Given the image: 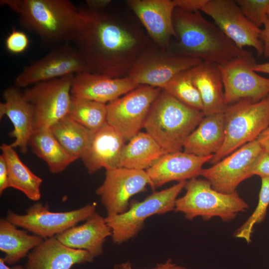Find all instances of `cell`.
I'll list each match as a JSON object with an SVG mask.
<instances>
[{
  "label": "cell",
  "mask_w": 269,
  "mask_h": 269,
  "mask_svg": "<svg viewBox=\"0 0 269 269\" xmlns=\"http://www.w3.org/2000/svg\"><path fill=\"white\" fill-rule=\"evenodd\" d=\"M79 8L82 18L73 42L89 72L127 77L141 53L153 43L144 28L106 9Z\"/></svg>",
  "instance_id": "1"
},
{
  "label": "cell",
  "mask_w": 269,
  "mask_h": 269,
  "mask_svg": "<svg viewBox=\"0 0 269 269\" xmlns=\"http://www.w3.org/2000/svg\"><path fill=\"white\" fill-rule=\"evenodd\" d=\"M18 14L21 27L48 44L73 41L80 27L79 7L68 0H0Z\"/></svg>",
  "instance_id": "2"
},
{
  "label": "cell",
  "mask_w": 269,
  "mask_h": 269,
  "mask_svg": "<svg viewBox=\"0 0 269 269\" xmlns=\"http://www.w3.org/2000/svg\"><path fill=\"white\" fill-rule=\"evenodd\" d=\"M173 22L180 54L219 65L252 55L251 52L238 47L199 11L190 12L176 7Z\"/></svg>",
  "instance_id": "3"
},
{
  "label": "cell",
  "mask_w": 269,
  "mask_h": 269,
  "mask_svg": "<svg viewBox=\"0 0 269 269\" xmlns=\"http://www.w3.org/2000/svg\"><path fill=\"white\" fill-rule=\"evenodd\" d=\"M204 117L202 111L161 90L150 108L143 128L167 153L180 151L186 138Z\"/></svg>",
  "instance_id": "4"
},
{
  "label": "cell",
  "mask_w": 269,
  "mask_h": 269,
  "mask_svg": "<svg viewBox=\"0 0 269 269\" xmlns=\"http://www.w3.org/2000/svg\"><path fill=\"white\" fill-rule=\"evenodd\" d=\"M184 188L186 193L176 199L174 211L182 213L188 220L201 217L208 220L217 217L228 222L249 209L237 191L230 194L219 192L205 178L189 179Z\"/></svg>",
  "instance_id": "5"
},
{
  "label": "cell",
  "mask_w": 269,
  "mask_h": 269,
  "mask_svg": "<svg viewBox=\"0 0 269 269\" xmlns=\"http://www.w3.org/2000/svg\"><path fill=\"white\" fill-rule=\"evenodd\" d=\"M225 139L209 162L214 164L244 145L257 139L269 127V99H244L227 106L224 113Z\"/></svg>",
  "instance_id": "6"
},
{
  "label": "cell",
  "mask_w": 269,
  "mask_h": 269,
  "mask_svg": "<svg viewBox=\"0 0 269 269\" xmlns=\"http://www.w3.org/2000/svg\"><path fill=\"white\" fill-rule=\"evenodd\" d=\"M186 182L180 181L168 188L153 192L141 201H133L124 213L107 216L105 220L112 230L113 242L120 244L136 236L149 217L174 211L177 196Z\"/></svg>",
  "instance_id": "7"
},
{
  "label": "cell",
  "mask_w": 269,
  "mask_h": 269,
  "mask_svg": "<svg viewBox=\"0 0 269 269\" xmlns=\"http://www.w3.org/2000/svg\"><path fill=\"white\" fill-rule=\"evenodd\" d=\"M202 62L198 58L172 53L152 43L141 53L127 77L138 85L162 89L175 75Z\"/></svg>",
  "instance_id": "8"
},
{
  "label": "cell",
  "mask_w": 269,
  "mask_h": 269,
  "mask_svg": "<svg viewBox=\"0 0 269 269\" xmlns=\"http://www.w3.org/2000/svg\"><path fill=\"white\" fill-rule=\"evenodd\" d=\"M74 75L39 82L24 91V98L33 108L34 130L50 128L69 114Z\"/></svg>",
  "instance_id": "9"
},
{
  "label": "cell",
  "mask_w": 269,
  "mask_h": 269,
  "mask_svg": "<svg viewBox=\"0 0 269 269\" xmlns=\"http://www.w3.org/2000/svg\"><path fill=\"white\" fill-rule=\"evenodd\" d=\"M161 90L139 85L107 104L108 124L129 141L143 128L150 108Z\"/></svg>",
  "instance_id": "10"
},
{
  "label": "cell",
  "mask_w": 269,
  "mask_h": 269,
  "mask_svg": "<svg viewBox=\"0 0 269 269\" xmlns=\"http://www.w3.org/2000/svg\"><path fill=\"white\" fill-rule=\"evenodd\" d=\"M85 72L89 70L83 57L75 45L67 42L25 66L15 78L14 83L18 88H25Z\"/></svg>",
  "instance_id": "11"
},
{
  "label": "cell",
  "mask_w": 269,
  "mask_h": 269,
  "mask_svg": "<svg viewBox=\"0 0 269 269\" xmlns=\"http://www.w3.org/2000/svg\"><path fill=\"white\" fill-rule=\"evenodd\" d=\"M96 204L93 203L74 210L55 212L49 210L48 206L36 203L30 207L25 214L8 211L6 219L15 226L46 239L87 220L96 212Z\"/></svg>",
  "instance_id": "12"
},
{
  "label": "cell",
  "mask_w": 269,
  "mask_h": 269,
  "mask_svg": "<svg viewBox=\"0 0 269 269\" xmlns=\"http://www.w3.org/2000/svg\"><path fill=\"white\" fill-rule=\"evenodd\" d=\"M257 63L252 55L219 65L227 106L244 99L257 102L267 97L269 94V78L261 76L255 71Z\"/></svg>",
  "instance_id": "13"
},
{
  "label": "cell",
  "mask_w": 269,
  "mask_h": 269,
  "mask_svg": "<svg viewBox=\"0 0 269 269\" xmlns=\"http://www.w3.org/2000/svg\"><path fill=\"white\" fill-rule=\"evenodd\" d=\"M239 48L253 47L258 55L263 54L262 29L243 14L236 0H208L201 9Z\"/></svg>",
  "instance_id": "14"
},
{
  "label": "cell",
  "mask_w": 269,
  "mask_h": 269,
  "mask_svg": "<svg viewBox=\"0 0 269 269\" xmlns=\"http://www.w3.org/2000/svg\"><path fill=\"white\" fill-rule=\"evenodd\" d=\"M150 184L145 170L117 167L106 170L105 179L96 193L100 197L107 216H114L126 212L130 198Z\"/></svg>",
  "instance_id": "15"
},
{
  "label": "cell",
  "mask_w": 269,
  "mask_h": 269,
  "mask_svg": "<svg viewBox=\"0 0 269 269\" xmlns=\"http://www.w3.org/2000/svg\"><path fill=\"white\" fill-rule=\"evenodd\" d=\"M263 151L257 139L250 142L217 163L203 168L201 176L215 190L226 194L234 193L239 184L251 177L252 166Z\"/></svg>",
  "instance_id": "16"
},
{
  "label": "cell",
  "mask_w": 269,
  "mask_h": 269,
  "mask_svg": "<svg viewBox=\"0 0 269 269\" xmlns=\"http://www.w3.org/2000/svg\"><path fill=\"white\" fill-rule=\"evenodd\" d=\"M126 3L153 43L169 50L171 39L177 38L173 22L175 0H127Z\"/></svg>",
  "instance_id": "17"
},
{
  "label": "cell",
  "mask_w": 269,
  "mask_h": 269,
  "mask_svg": "<svg viewBox=\"0 0 269 269\" xmlns=\"http://www.w3.org/2000/svg\"><path fill=\"white\" fill-rule=\"evenodd\" d=\"M125 141L108 124L92 131L88 145L80 158L89 174L102 168L107 170L119 167Z\"/></svg>",
  "instance_id": "18"
},
{
  "label": "cell",
  "mask_w": 269,
  "mask_h": 269,
  "mask_svg": "<svg viewBox=\"0 0 269 269\" xmlns=\"http://www.w3.org/2000/svg\"><path fill=\"white\" fill-rule=\"evenodd\" d=\"M139 86L128 77L113 78L85 72L74 76L71 94L77 98L107 104Z\"/></svg>",
  "instance_id": "19"
},
{
  "label": "cell",
  "mask_w": 269,
  "mask_h": 269,
  "mask_svg": "<svg viewBox=\"0 0 269 269\" xmlns=\"http://www.w3.org/2000/svg\"><path fill=\"white\" fill-rule=\"evenodd\" d=\"M213 155L201 157L183 151L164 154L145 171L154 189L172 181H187L201 175L203 165Z\"/></svg>",
  "instance_id": "20"
},
{
  "label": "cell",
  "mask_w": 269,
  "mask_h": 269,
  "mask_svg": "<svg viewBox=\"0 0 269 269\" xmlns=\"http://www.w3.org/2000/svg\"><path fill=\"white\" fill-rule=\"evenodd\" d=\"M2 97L4 102L0 103V118L6 116L13 126L9 135L15 140L10 145L19 147L21 152L25 153L34 131L33 108L15 86L7 88Z\"/></svg>",
  "instance_id": "21"
},
{
  "label": "cell",
  "mask_w": 269,
  "mask_h": 269,
  "mask_svg": "<svg viewBox=\"0 0 269 269\" xmlns=\"http://www.w3.org/2000/svg\"><path fill=\"white\" fill-rule=\"evenodd\" d=\"M27 258L25 269H71L76 264L91 263L95 257L87 251L64 245L55 236L44 240Z\"/></svg>",
  "instance_id": "22"
},
{
  "label": "cell",
  "mask_w": 269,
  "mask_h": 269,
  "mask_svg": "<svg viewBox=\"0 0 269 269\" xmlns=\"http://www.w3.org/2000/svg\"><path fill=\"white\" fill-rule=\"evenodd\" d=\"M112 234L105 218L96 212L84 224L71 227L55 237L64 245L87 251L96 257L102 254L103 244Z\"/></svg>",
  "instance_id": "23"
},
{
  "label": "cell",
  "mask_w": 269,
  "mask_h": 269,
  "mask_svg": "<svg viewBox=\"0 0 269 269\" xmlns=\"http://www.w3.org/2000/svg\"><path fill=\"white\" fill-rule=\"evenodd\" d=\"M189 70L201 98L204 116L224 113L227 106L219 65L202 61Z\"/></svg>",
  "instance_id": "24"
},
{
  "label": "cell",
  "mask_w": 269,
  "mask_h": 269,
  "mask_svg": "<svg viewBox=\"0 0 269 269\" xmlns=\"http://www.w3.org/2000/svg\"><path fill=\"white\" fill-rule=\"evenodd\" d=\"M224 139V113L206 116L186 138L183 151L201 157L213 155L221 149Z\"/></svg>",
  "instance_id": "25"
},
{
  "label": "cell",
  "mask_w": 269,
  "mask_h": 269,
  "mask_svg": "<svg viewBox=\"0 0 269 269\" xmlns=\"http://www.w3.org/2000/svg\"><path fill=\"white\" fill-rule=\"evenodd\" d=\"M167 153L146 132H139L125 144L119 167L146 170Z\"/></svg>",
  "instance_id": "26"
},
{
  "label": "cell",
  "mask_w": 269,
  "mask_h": 269,
  "mask_svg": "<svg viewBox=\"0 0 269 269\" xmlns=\"http://www.w3.org/2000/svg\"><path fill=\"white\" fill-rule=\"evenodd\" d=\"M29 145L35 154L47 163L53 173L63 171L77 159L66 151L49 128L35 130L30 138Z\"/></svg>",
  "instance_id": "27"
},
{
  "label": "cell",
  "mask_w": 269,
  "mask_h": 269,
  "mask_svg": "<svg viewBox=\"0 0 269 269\" xmlns=\"http://www.w3.org/2000/svg\"><path fill=\"white\" fill-rule=\"evenodd\" d=\"M0 149L7 166L9 187L20 191L30 200L38 201L42 179L23 163L10 144L3 143Z\"/></svg>",
  "instance_id": "28"
},
{
  "label": "cell",
  "mask_w": 269,
  "mask_h": 269,
  "mask_svg": "<svg viewBox=\"0 0 269 269\" xmlns=\"http://www.w3.org/2000/svg\"><path fill=\"white\" fill-rule=\"evenodd\" d=\"M44 239L19 230L6 219L0 220V250L5 254V263L13 264L24 257L29 251L41 244Z\"/></svg>",
  "instance_id": "29"
},
{
  "label": "cell",
  "mask_w": 269,
  "mask_h": 269,
  "mask_svg": "<svg viewBox=\"0 0 269 269\" xmlns=\"http://www.w3.org/2000/svg\"><path fill=\"white\" fill-rule=\"evenodd\" d=\"M62 147L71 155L80 158L89 143L92 131L69 115L50 128Z\"/></svg>",
  "instance_id": "30"
},
{
  "label": "cell",
  "mask_w": 269,
  "mask_h": 269,
  "mask_svg": "<svg viewBox=\"0 0 269 269\" xmlns=\"http://www.w3.org/2000/svg\"><path fill=\"white\" fill-rule=\"evenodd\" d=\"M68 115L91 131L100 129L108 124L106 104L72 95Z\"/></svg>",
  "instance_id": "31"
},
{
  "label": "cell",
  "mask_w": 269,
  "mask_h": 269,
  "mask_svg": "<svg viewBox=\"0 0 269 269\" xmlns=\"http://www.w3.org/2000/svg\"><path fill=\"white\" fill-rule=\"evenodd\" d=\"M190 69L182 71L171 79L162 89L185 104L202 112L203 104L194 85Z\"/></svg>",
  "instance_id": "32"
},
{
  "label": "cell",
  "mask_w": 269,
  "mask_h": 269,
  "mask_svg": "<svg viewBox=\"0 0 269 269\" xmlns=\"http://www.w3.org/2000/svg\"><path fill=\"white\" fill-rule=\"evenodd\" d=\"M269 205V177H261V187L258 204L254 212L235 232L236 238L242 239L249 244L255 225L262 223L266 218Z\"/></svg>",
  "instance_id": "33"
},
{
  "label": "cell",
  "mask_w": 269,
  "mask_h": 269,
  "mask_svg": "<svg viewBox=\"0 0 269 269\" xmlns=\"http://www.w3.org/2000/svg\"><path fill=\"white\" fill-rule=\"evenodd\" d=\"M242 12L258 27L264 25L269 19V0H237Z\"/></svg>",
  "instance_id": "34"
},
{
  "label": "cell",
  "mask_w": 269,
  "mask_h": 269,
  "mask_svg": "<svg viewBox=\"0 0 269 269\" xmlns=\"http://www.w3.org/2000/svg\"><path fill=\"white\" fill-rule=\"evenodd\" d=\"M29 40L27 35L22 31L13 28L5 40L6 49L10 53L18 54L27 48Z\"/></svg>",
  "instance_id": "35"
},
{
  "label": "cell",
  "mask_w": 269,
  "mask_h": 269,
  "mask_svg": "<svg viewBox=\"0 0 269 269\" xmlns=\"http://www.w3.org/2000/svg\"><path fill=\"white\" fill-rule=\"evenodd\" d=\"M252 176L269 177V153L263 151L255 160L251 169Z\"/></svg>",
  "instance_id": "36"
},
{
  "label": "cell",
  "mask_w": 269,
  "mask_h": 269,
  "mask_svg": "<svg viewBox=\"0 0 269 269\" xmlns=\"http://www.w3.org/2000/svg\"><path fill=\"white\" fill-rule=\"evenodd\" d=\"M208 0H175L176 7L190 12L201 10Z\"/></svg>",
  "instance_id": "37"
},
{
  "label": "cell",
  "mask_w": 269,
  "mask_h": 269,
  "mask_svg": "<svg viewBox=\"0 0 269 269\" xmlns=\"http://www.w3.org/2000/svg\"><path fill=\"white\" fill-rule=\"evenodd\" d=\"M114 269H134L133 268L130 262H127L114 266ZM151 269H187L186 268L176 265L173 263L171 259L162 264H157L154 268Z\"/></svg>",
  "instance_id": "38"
},
{
  "label": "cell",
  "mask_w": 269,
  "mask_h": 269,
  "mask_svg": "<svg viewBox=\"0 0 269 269\" xmlns=\"http://www.w3.org/2000/svg\"><path fill=\"white\" fill-rule=\"evenodd\" d=\"M8 187V169L6 161L3 155H0V194H2L3 191Z\"/></svg>",
  "instance_id": "39"
},
{
  "label": "cell",
  "mask_w": 269,
  "mask_h": 269,
  "mask_svg": "<svg viewBox=\"0 0 269 269\" xmlns=\"http://www.w3.org/2000/svg\"><path fill=\"white\" fill-rule=\"evenodd\" d=\"M261 39L263 45V55L265 57L269 58V19L262 29Z\"/></svg>",
  "instance_id": "40"
},
{
  "label": "cell",
  "mask_w": 269,
  "mask_h": 269,
  "mask_svg": "<svg viewBox=\"0 0 269 269\" xmlns=\"http://www.w3.org/2000/svg\"><path fill=\"white\" fill-rule=\"evenodd\" d=\"M111 0H86L85 6L94 11H99L106 9L111 3Z\"/></svg>",
  "instance_id": "41"
},
{
  "label": "cell",
  "mask_w": 269,
  "mask_h": 269,
  "mask_svg": "<svg viewBox=\"0 0 269 269\" xmlns=\"http://www.w3.org/2000/svg\"><path fill=\"white\" fill-rule=\"evenodd\" d=\"M262 149L269 153V127L257 139Z\"/></svg>",
  "instance_id": "42"
},
{
  "label": "cell",
  "mask_w": 269,
  "mask_h": 269,
  "mask_svg": "<svg viewBox=\"0 0 269 269\" xmlns=\"http://www.w3.org/2000/svg\"><path fill=\"white\" fill-rule=\"evenodd\" d=\"M254 70L258 73L269 74V62L261 64L257 63L254 66Z\"/></svg>",
  "instance_id": "43"
},
{
  "label": "cell",
  "mask_w": 269,
  "mask_h": 269,
  "mask_svg": "<svg viewBox=\"0 0 269 269\" xmlns=\"http://www.w3.org/2000/svg\"><path fill=\"white\" fill-rule=\"evenodd\" d=\"M3 258H0V269H25L20 266H16L12 268H9L7 266Z\"/></svg>",
  "instance_id": "44"
},
{
  "label": "cell",
  "mask_w": 269,
  "mask_h": 269,
  "mask_svg": "<svg viewBox=\"0 0 269 269\" xmlns=\"http://www.w3.org/2000/svg\"><path fill=\"white\" fill-rule=\"evenodd\" d=\"M268 17H269V9H268Z\"/></svg>",
  "instance_id": "45"
},
{
  "label": "cell",
  "mask_w": 269,
  "mask_h": 269,
  "mask_svg": "<svg viewBox=\"0 0 269 269\" xmlns=\"http://www.w3.org/2000/svg\"><path fill=\"white\" fill-rule=\"evenodd\" d=\"M267 98H268L269 99V94L267 96Z\"/></svg>",
  "instance_id": "46"
}]
</instances>
